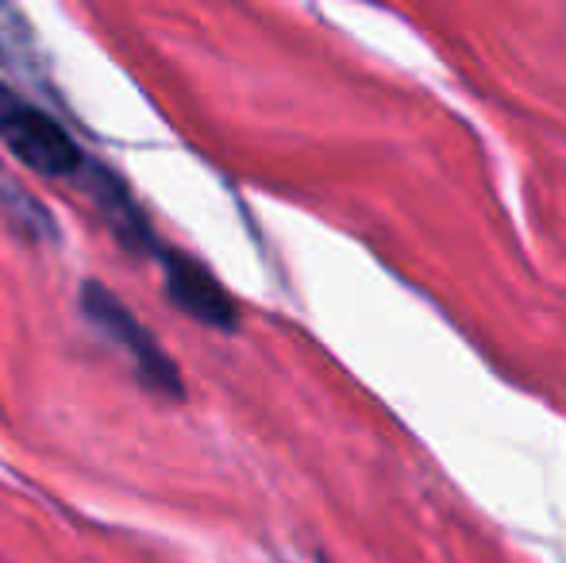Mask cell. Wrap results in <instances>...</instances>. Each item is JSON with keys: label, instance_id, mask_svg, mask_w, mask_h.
<instances>
[{"label": "cell", "instance_id": "2", "mask_svg": "<svg viewBox=\"0 0 566 563\" xmlns=\"http://www.w3.org/2000/svg\"><path fill=\"white\" fill-rule=\"evenodd\" d=\"M77 298H82L85 321H90L97 332H105L116 347H124L127 359H132L135 371H139V378L147 383V390L163 394V398H170V402L186 398V383H181L178 363L163 352V344L155 340V332H150L105 282L85 279Z\"/></svg>", "mask_w": 566, "mask_h": 563}, {"label": "cell", "instance_id": "1", "mask_svg": "<svg viewBox=\"0 0 566 563\" xmlns=\"http://www.w3.org/2000/svg\"><path fill=\"white\" fill-rule=\"evenodd\" d=\"M0 143L43 178L85 181L93 166L77 147V139L66 132V124H59L43 105L15 93L12 85H0Z\"/></svg>", "mask_w": 566, "mask_h": 563}, {"label": "cell", "instance_id": "3", "mask_svg": "<svg viewBox=\"0 0 566 563\" xmlns=\"http://www.w3.org/2000/svg\"><path fill=\"white\" fill-rule=\"evenodd\" d=\"M163 274H166V293H170V301L186 316H193V321L220 332L239 329V305L231 301V293L217 282V274L205 263H197L186 251L163 248Z\"/></svg>", "mask_w": 566, "mask_h": 563}]
</instances>
